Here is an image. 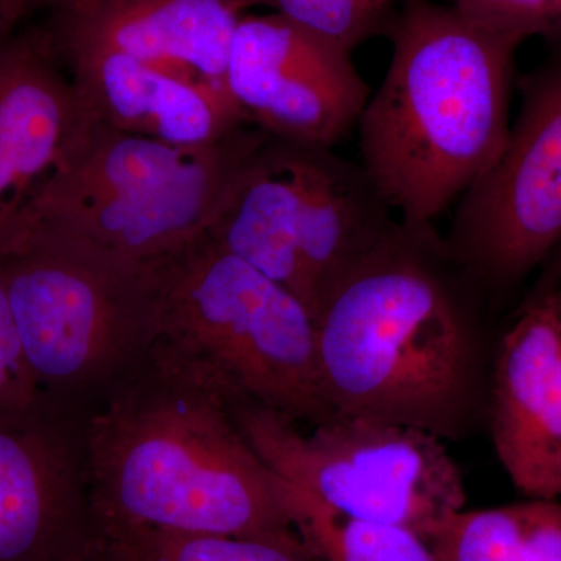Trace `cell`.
Instances as JSON below:
<instances>
[{
    "label": "cell",
    "instance_id": "1",
    "mask_svg": "<svg viewBox=\"0 0 561 561\" xmlns=\"http://www.w3.org/2000/svg\"><path fill=\"white\" fill-rule=\"evenodd\" d=\"M493 297L435 225L397 219L317 316L324 397L337 416L461 442L489 424Z\"/></svg>",
    "mask_w": 561,
    "mask_h": 561
},
{
    "label": "cell",
    "instance_id": "2",
    "mask_svg": "<svg viewBox=\"0 0 561 561\" xmlns=\"http://www.w3.org/2000/svg\"><path fill=\"white\" fill-rule=\"evenodd\" d=\"M101 537L149 531L291 540L289 486L245 440L224 387L154 339L84 411Z\"/></svg>",
    "mask_w": 561,
    "mask_h": 561
},
{
    "label": "cell",
    "instance_id": "3",
    "mask_svg": "<svg viewBox=\"0 0 561 561\" xmlns=\"http://www.w3.org/2000/svg\"><path fill=\"white\" fill-rule=\"evenodd\" d=\"M391 60L357 122L359 164L398 219L434 225L497 160L524 43L454 5L398 0Z\"/></svg>",
    "mask_w": 561,
    "mask_h": 561
},
{
    "label": "cell",
    "instance_id": "4",
    "mask_svg": "<svg viewBox=\"0 0 561 561\" xmlns=\"http://www.w3.org/2000/svg\"><path fill=\"white\" fill-rule=\"evenodd\" d=\"M0 284L43 393L87 408L157 339L144 262L20 214L0 234Z\"/></svg>",
    "mask_w": 561,
    "mask_h": 561
},
{
    "label": "cell",
    "instance_id": "5",
    "mask_svg": "<svg viewBox=\"0 0 561 561\" xmlns=\"http://www.w3.org/2000/svg\"><path fill=\"white\" fill-rule=\"evenodd\" d=\"M144 264L158 337L231 393L295 423L313 427L337 416L321 386L316 320L286 287L206 232Z\"/></svg>",
    "mask_w": 561,
    "mask_h": 561
},
{
    "label": "cell",
    "instance_id": "6",
    "mask_svg": "<svg viewBox=\"0 0 561 561\" xmlns=\"http://www.w3.org/2000/svg\"><path fill=\"white\" fill-rule=\"evenodd\" d=\"M267 136L245 125L175 146L95 122L21 214L124 260H154L208 231Z\"/></svg>",
    "mask_w": 561,
    "mask_h": 561
},
{
    "label": "cell",
    "instance_id": "7",
    "mask_svg": "<svg viewBox=\"0 0 561 561\" xmlns=\"http://www.w3.org/2000/svg\"><path fill=\"white\" fill-rule=\"evenodd\" d=\"M397 219L359 162L267 136L206 234L317 320L332 287Z\"/></svg>",
    "mask_w": 561,
    "mask_h": 561
},
{
    "label": "cell",
    "instance_id": "8",
    "mask_svg": "<svg viewBox=\"0 0 561 561\" xmlns=\"http://www.w3.org/2000/svg\"><path fill=\"white\" fill-rule=\"evenodd\" d=\"M227 393L245 440L284 481L343 518L390 524L427 542L463 511V476L446 442L383 421L335 416L309 434L241 394Z\"/></svg>",
    "mask_w": 561,
    "mask_h": 561
},
{
    "label": "cell",
    "instance_id": "9",
    "mask_svg": "<svg viewBox=\"0 0 561 561\" xmlns=\"http://www.w3.org/2000/svg\"><path fill=\"white\" fill-rule=\"evenodd\" d=\"M516 84L522 106L504 149L461 195L445 236L493 300L561 245V46Z\"/></svg>",
    "mask_w": 561,
    "mask_h": 561
},
{
    "label": "cell",
    "instance_id": "10",
    "mask_svg": "<svg viewBox=\"0 0 561 561\" xmlns=\"http://www.w3.org/2000/svg\"><path fill=\"white\" fill-rule=\"evenodd\" d=\"M84 409L41 393L0 413V561H70L98 538Z\"/></svg>",
    "mask_w": 561,
    "mask_h": 561
},
{
    "label": "cell",
    "instance_id": "11",
    "mask_svg": "<svg viewBox=\"0 0 561 561\" xmlns=\"http://www.w3.org/2000/svg\"><path fill=\"white\" fill-rule=\"evenodd\" d=\"M351 51L276 13L242 14L228 88L249 125L272 138L334 149L371 90Z\"/></svg>",
    "mask_w": 561,
    "mask_h": 561
},
{
    "label": "cell",
    "instance_id": "12",
    "mask_svg": "<svg viewBox=\"0 0 561 561\" xmlns=\"http://www.w3.org/2000/svg\"><path fill=\"white\" fill-rule=\"evenodd\" d=\"M486 427L519 493L561 501V317L552 291L531 295L501 334Z\"/></svg>",
    "mask_w": 561,
    "mask_h": 561
},
{
    "label": "cell",
    "instance_id": "13",
    "mask_svg": "<svg viewBox=\"0 0 561 561\" xmlns=\"http://www.w3.org/2000/svg\"><path fill=\"white\" fill-rule=\"evenodd\" d=\"M61 65L49 31L0 47V234L94 128Z\"/></svg>",
    "mask_w": 561,
    "mask_h": 561
},
{
    "label": "cell",
    "instance_id": "14",
    "mask_svg": "<svg viewBox=\"0 0 561 561\" xmlns=\"http://www.w3.org/2000/svg\"><path fill=\"white\" fill-rule=\"evenodd\" d=\"M236 0H81L60 10L57 50L105 49L210 87L228 88Z\"/></svg>",
    "mask_w": 561,
    "mask_h": 561
},
{
    "label": "cell",
    "instance_id": "15",
    "mask_svg": "<svg viewBox=\"0 0 561 561\" xmlns=\"http://www.w3.org/2000/svg\"><path fill=\"white\" fill-rule=\"evenodd\" d=\"M57 51L94 121L113 130L202 146L249 125L225 88L184 79L121 51Z\"/></svg>",
    "mask_w": 561,
    "mask_h": 561
},
{
    "label": "cell",
    "instance_id": "16",
    "mask_svg": "<svg viewBox=\"0 0 561 561\" xmlns=\"http://www.w3.org/2000/svg\"><path fill=\"white\" fill-rule=\"evenodd\" d=\"M287 486L295 527L320 561H438L415 531L343 518L291 483Z\"/></svg>",
    "mask_w": 561,
    "mask_h": 561
},
{
    "label": "cell",
    "instance_id": "17",
    "mask_svg": "<svg viewBox=\"0 0 561 561\" xmlns=\"http://www.w3.org/2000/svg\"><path fill=\"white\" fill-rule=\"evenodd\" d=\"M111 542L130 561H320L301 537L268 540L149 531Z\"/></svg>",
    "mask_w": 561,
    "mask_h": 561
},
{
    "label": "cell",
    "instance_id": "18",
    "mask_svg": "<svg viewBox=\"0 0 561 561\" xmlns=\"http://www.w3.org/2000/svg\"><path fill=\"white\" fill-rule=\"evenodd\" d=\"M242 11L265 7L351 51L382 35L398 0H236Z\"/></svg>",
    "mask_w": 561,
    "mask_h": 561
},
{
    "label": "cell",
    "instance_id": "19",
    "mask_svg": "<svg viewBox=\"0 0 561 561\" xmlns=\"http://www.w3.org/2000/svg\"><path fill=\"white\" fill-rule=\"evenodd\" d=\"M430 546L438 561H523L518 504L454 513Z\"/></svg>",
    "mask_w": 561,
    "mask_h": 561
},
{
    "label": "cell",
    "instance_id": "20",
    "mask_svg": "<svg viewBox=\"0 0 561 561\" xmlns=\"http://www.w3.org/2000/svg\"><path fill=\"white\" fill-rule=\"evenodd\" d=\"M451 5L493 31L561 46V0H451Z\"/></svg>",
    "mask_w": 561,
    "mask_h": 561
},
{
    "label": "cell",
    "instance_id": "21",
    "mask_svg": "<svg viewBox=\"0 0 561 561\" xmlns=\"http://www.w3.org/2000/svg\"><path fill=\"white\" fill-rule=\"evenodd\" d=\"M22 346L9 298L0 284V413L25 408L41 397Z\"/></svg>",
    "mask_w": 561,
    "mask_h": 561
},
{
    "label": "cell",
    "instance_id": "22",
    "mask_svg": "<svg viewBox=\"0 0 561 561\" xmlns=\"http://www.w3.org/2000/svg\"><path fill=\"white\" fill-rule=\"evenodd\" d=\"M523 561H561V501L519 502Z\"/></svg>",
    "mask_w": 561,
    "mask_h": 561
},
{
    "label": "cell",
    "instance_id": "23",
    "mask_svg": "<svg viewBox=\"0 0 561 561\" xmlns=\"http://www.w3.org/2000/svg\"><path fill=\"white\" fill-rule=\"evenodd\" d=\"M70 561H130L114 542L98 535L94 541Z\"/></svg>",
    "mask_w": 561,
    "mask_h": 561
},
{
    "label": "cell",
    "instance_id": "24",
    "mask_svg": "<svg viewBox=\"0 0 561 561\" xmlns=\"http://www.w3.org/2000/svg\"><path fill=\"white\" fill-rule=\"evenodd\" d=\"M27 11L22 0H0V47L13 36L14 25Z\"/></svg>",
    "mask_w": 561,
    "mask_h": 561
},
{
    "label": "cell",
    "instance_id": "25",
    "mask_svg": "<svg viewBox=\"0 0 561 561\" xmlns=\"http://www.w3.org/2000/svg\"><path fill=\"white\" fill-rule=\"evenodd\" d=\"M561 278V245L559 249L553 251L552 256L546 261L545 271H542V276L540 283L535 287L534 294L531 295H540L548 294L556 289L557 284Z\"/></svg>",
    "mask_w": 561,
    "mask_h": 561
},
{
    "label": "cell",
    "instance_id": "26",
    "mask_svg": "<svg viewBox=\"0 0 561 561\" xmlns=\"http://www.w3.org/2000/svg\"><path fill=\"white\" fill-rule=\"evenodd\" d=\"M81 2V0H24L25 5L28 9H33L36 5H55L57 9H68V7L76 5V3Z\"/></svg>",
    "mask_w": 561,
    "mask_h": 561
},
{
    "label": "cell",
    "instance_id": "27",
    "mask_svg": "<svg viewBox=\"0 0 561 561\" xmlns=\"http://www.w3.org/2000/svg\"><path fill=\"white\" fill-rule=\"evenodd\" d=\"M553 302H556L557 312L560 313L561 317V278L559 280V284H557L556 289L551 290Z\"/></svg>",
    "mask_w": 561,
    "mask_h": 561
}]
</instances>
